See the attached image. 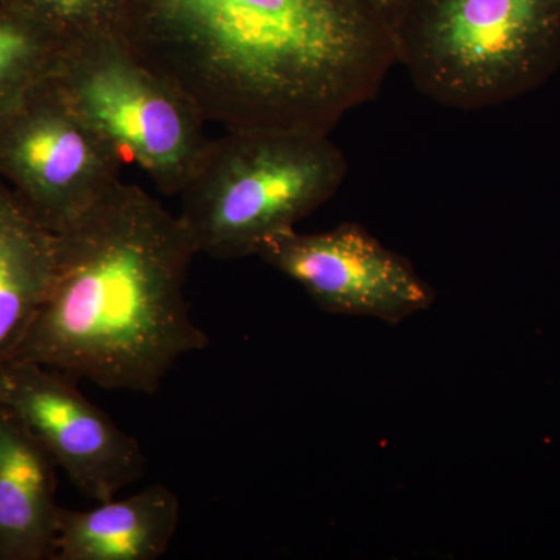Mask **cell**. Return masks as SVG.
<instances>
[{
  "mask_svg": "<svg viewBox=\"0 0 560 560\" xmlns=\"http://www.w3.org/2000/svg\"><path fill=\"white\" fill-rule=\"evenodd\" d=\"M257 256L331 315L397 324L430 308L436 296L410 260L357 223L318 234L285 232L265 243Z\"/></svg>",
  "mask_w": 560,
  "mask_h": 560,
  "instance_id": "ba28073f",
  "label": "cell"
},
{
  "mask_svg": "<svg viewBox=\"0 0 560 560\" xmlns=\"http://www.w3.org/2000/svg\"><path fill=\"white\" fill-rule=\"evenodd\" d=\"M51 80L125 162L138 164L161 194L179 197L208 150V121L125 36L62 51Z\"/></svg>",
  "mask_w": 560,
  "mask_h": 560,
  "instance_id": "5b68a950",
  "label": "cell"
},
{
  "mask_svg": "<svg viewBox=\"0 0 560 560\" xmlns=\"http://www.w3.org/2000/svg\"><path fill=\"white\" fill-rule=\"evenodd\" d=\"M98 504L90 511L61 508L54 560H156L171 548L180 510L172 489L153 485Z\"/></svg>",
  "mask_w": 560,
  "mask_h": 560,
  "instance_id": "30bf717a",
  "label": "cell"
},
{
  "mask_svg": "<svg viewBox=\"0 0 560 560\" xmlns=\"http://www.w3.org/2000/svg\"><path fill=\"white\" fill-rule=\"evenodd\" d=\"M195 256L179 217L120 180L55 234L49 296L13 360L158 393L183 357L210 342L186 300Z\"/></svg>",
  "mask_w": 560,
  "mask_h": 560,
  "instance_id": "7a4b0ae2",
  "label": "cell"
},
{
  "mask_svg": "<svg viewBox=\"0 0 560 560\" xmlns=\"http://www.w3.org/2000/svg\"><path fill=\"white\" fill-rule=\"evenodd\" d=\"M389 28L396 65L445 108L506 105L560 69V0H401Z\"/></svg>",
  "mask_w": 560,
  "mask_h": 560,
  "instance_id": "3957f363",
  "label": "cell"
},
{
  "mask_svg": "<svg viewBox=\"0 0 560 560\" xmlns=\"http://www.w3.org/2000/svg\"><path fill=\"white\" fill-rule=\"evenodd\" d=\"M349 162L330 135L226 130L210 139L180 191L178 213L195 253L217 260L257 256L265 243L330 201Z\"/></svg>",
  "mask_w": 560,
  "mask_h": 560,
  "instance_id": "277c9868",
  "label": "cell"
},
{
  "mask_svg": "<svg viewBox=\"0 0 560 560\" xmlns=\"http://www.w3.org/2000/svg\"><path fill=\"white\" fill-rule=\"evenodd\" d=\"M62 51L125 36L124 0H0Z\"/></svg>",
  "mask_w": 560,
  "mask_h": 560,
  "instance_id": "7c38bea8",
  "label": "cell"
},
{
  "mask_svg": "<svg viewBox=\"0 0 560 560\" xmlns=\"http://www.w3.org/2000/svg\"><path fill=\"white\" fill-rule=\"evenodd\" d=\"M124 164L51 75L0 121V180L54 234L117 186Z\"/></svg>",
  "mask_w": 560,
  "mask_h": 560,
  "instance_id": "8992f818",
  "label": "cell"
},
{
  "mask_svg": "<svg viewBox=\"0 0 560 560\" xmlns=\"http://www.w3.org/2000/svg\"><path fill=\"white\" fill-rule=\"evenodd\" d=\"M0 408L31 431L80 493L97 503L116 499L145 470L138 440L60 372L9 361L0 366Z\"/></svg>",
  "mask_w": 560,
  "mask_h": 560,
  "instance_id": "52a82bcc",
  "label": "cell"
},
{
  "mask_svg": "<svg viewBox=\"0 0 560 560\" xmlns=\"http://www.w3.org/2000/svg\"><path fill=\"white\" fill-rule=\"evenodd\" d=\"M55 467L31 431L0 408V560H54L61 510Z\"/></svg>",
  "mask_w": 560,
  "mask_h": 560,
  "instance_id": "9c48e42d",
  "label": "cell"
},
{
  "mask_svg": "<svg viewBox=\"0 0 560 560\" xmlns=\"http://www.w3.org/2000/svg\"><path fill=\"white\" fill-rule=\"evenodd\" d=\"M132 51L226 130L330 135L396 66L375 0H124Z\"/></svg>",
  "mask_w": 560,
  "mask_h": 560,
  "instance_id": "6da1fadb",
  "label": "cell"
},
{
  "mask_svg": "<svg viewBox=\"0 0 560 560\" xmlns=\"http://www.w3.org/2000/svg\"><path fill=\"white\" fill-rule=\"evenodd\" d=\"M55 275V234L0 180V366L16 357Z\"/></svg>",
  "mask_w": 560,
  "mask_h": 560,
  "instance_id": "8fae6325",
  "label": "cell"
},
{
  "mask_svg": "<svg viewBox=\"0 0 560 560\" xmlns=\"http://www.w3.org/2000/svg\"><path fill=\"white\" fill-rule=\"evenodd\" d=\"M61 49L0 3V121L49 79Z\"/></svg>",
  "mask_w": 560,
  "mask_h": 560,
  "instance_id": "4fadbf2b",
  "label": "cell"
},
{
  "mask_svg": "<svg viewBox=\"0 0 560 560\" xmlns=\"http://www.w3.org/2000/svg\"><path fill=\"white\" fill-rule=\"evenodd\" d=\"M375 2L378 3V7H381V10L385 13L386 20L389 22L390 14L396 11L401 0H375Z\"/></svg>",
  "mask_w": 560,
  "mask_h": 560,
  "instance_id": "5bb4252c",
  "label": "cell"
}]
</instances>
